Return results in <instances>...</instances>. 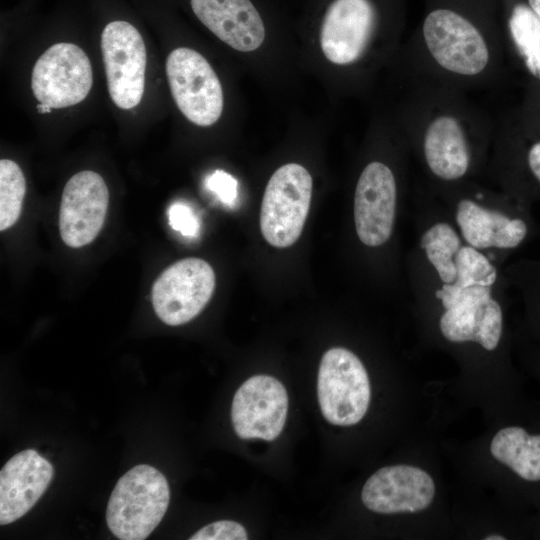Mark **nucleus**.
<instances>
[{
	"label": "nucleus",
	"mask_w": 540,
	"mask_h": 540,
	"mask_svg": "<svg viewBox=\"0 0 540 540\" xmlns=\"http://www.w3.org/2000/svg\"><path fill=\"white\" fill-rule=\"evenodd\" d=\"M406 90L398 131L429 186L480 179L486 170L496 121L467 92L402 71Z\"/></svg>",
	"instance_id": "1"
},
{
	"label": "nucleus",
	"mask_w": 540,
	"mask_h": 540,
	"mask_svg": "<svg viewBox=\"0 0 540 540\" xmlns=\"http://www.w3.org/2000/svg\"><path fill=\"white\" fill-rule=\"evenodd\" d=\"M408 271L416 303L423 310L437 313L439 333L447 342L476 344L487 352L498 349L510 292L506 276L495 284H472L460 277L453 283H443L415 247L409 254Z\"/></svg>",
	"instance_id": "2"
},
{
	"label": "nucleus",
	"mask_w": 540,
	"mask_h": 540,
	"mask_svg": "<svg viewBox=\"0 0 540 540\" xmlns=\"http://www.w3.org/2000/svg\"><path fill=\"white\" fill-rule=\"evenodd\" d=\"M423 184L444 206L463 241L501 266L539 233L532 204L479 179Z\"/></svg>",
	"instance_id": "3"
},
{
	"label": "nucleus",
	"mask_w": 540,
	"mask_h": 540,
	"mask_svg": "<svg viewBox=\"0 0 540 540\" xmlns=\"http://www.w3.org/2000/svg\"><path fill=\"white\" fill-rule=\"evenodd\" d=\"M403 145L393 159L372 158L362 167L354 188L353 224L356 237L368 249H381L394 238L405 183Z\"/></svg>",
	"instance_id": "4"
},
{
	"label": "nucleus",
	"mask_w": 540,
	"mask_h": 540,
	"mask_svg": "<svg viewBox=\"0 0 540 540\" xmlns=\"http://www.w3.org/2000/svg\"><path fill=\"white\" fill-rule=\"evenodd\" d=\"M483 177L532 205L540 203V131L522 126L513 111L501 116Z\"/></svg>",
	"instance_id": "5"
},
{
	"label": "nucleus",
	"mask_w": 540,
	"mask_h": 540,
	"mask_svg": "<svg viewBox=\"0 0 540 540\" xmlns=\"http://www.w3.org/2000/svg\"><path fill=\"white\" fill-rule=\"evenodd\" d=\"M169 500L164 475L153 466L137 465L118 480L110 495L108 528L122 540L146 539L164 517Z\"/></svg>",
	"instance_id": "6"
},
{
	"label": "nucleus",
	"mask_w": 540,
	"mask_h": 540,
	"mask_svg": "<svg viewBox=\"0 0 540 540\" xmlns=\"http://www.w3.org/2000/svg\"><path fill=\"white\" fill-rule=\"evenodd\" d=\"M312 177L300 164L288 163L270 177L262 199L260 229L277 248L293 245L305 225L312 195Z\"/></svg>",
	"instance_id": "7"
},
{
	"label": "nucleus",
	"mask_w": 540,
	"mask_h": 540,
	"mask_svg": "<svg viewBox=\"0 0 540 540\" xmlns=\"http://www.w3.org/2000/svg\"><path fill=\"white\" fill-rule=\"evenodd\" d=\"M317 394L328 422L338 426L358 423L371 396L369 377L359 357L343 347L326 351L319 366Z\"/></svg>",
	"instance_id": "8"
},
{
	"label": "nucleus",
	"mask_w": 540,
	"mask_h": 540,
	"mask_svg": "<svg viewBox=\"0 0 540 540\" xmlns=\"http://www.w3.org/2000/svg\"><path fill=\"white\" fill-rule=\"evenodd\" d=\"M379 35V12L372 0H333L322 21L320 46L331 63L352 67L369 57Z\"/></svg>",
	"instance_id": "9"
},
{
	"label": "nucleus",
	"mask_w": 540,
	"mask_h": 540,
	"mask_svg": "<svg viewBox=\"0 0 540 540\" xmlns=\"http://www.w3.org/2000/svg\"><path fill=\"white\" fill-rule=\"evenodd\" d=\"M509 65L522 77L523 95L513 110L518 122L540 131V18L527 3L511 5L503 30Z\"/></svg>",
	"instance_id": "10"
},
{
	"label": "nucleus",
	"mask_w": 540,
	"mask_h": 540,
	"mask_svg": "<svg viewBox=\"0 0 540 540\" xmlns=\"http://www.w3.org/2000/svg\"><path fill=\"white\" fill-rule=\"evenodd\" d=\"M166 74L176 105L198 126H211L223 111L220 80L209 62L197 51L180 47L166 60Z\"/></svg>",
	"instance_id": "11"
},
{
	"label": "nucleus",
	"mask_w": 540,
	"mask_h": 540,
	"mask_svg": "<svg viewBox=\"0 0 540 540\" xmlns=\"http://www.w3.org/2000/svg\"><path fill=\"white\" fill-rule=\"evenodd\" d=\"M215 289V273L200 258L189 257L166 268L152 287L156 315L167 325L178 326L195 318L207 305Z\"/></svg>",
	"instance_id": "12"
},
{
	"label": "nucleus",
	"mask_w": 540,
	"mask_h": 540,
	"mask_svg": "<svg viewBox=\"0 0 540 540\" xmlns=\"http://www.w3.org/2000/svg\"><path fill=\"white\" fill-rule=\"evenodd\" d=\"M101 51L112 101L121 109L134 108L145 88L147 56L141 34L126 21L110 22L101 35Z\"/></svg>",
	"instance_id": "13"
},
{
	"label": "nucleus",
	"mask_w": 540,
	"mask_h": 540,
	"mask_svg": "<svg viewBox=\"0 0 540 540\" xmlns=\"http://www.w3.org/2000/svg\"><path fill=\"white\" fill-rule=\"evenodd\" d=\"M92 82V67L86 53L75 44L56 43L36 61L31 88L39 103L58 109L83 101Z\"/></svg>",
	"instance_id": "14"
},
{
	"label": "nucleus",
	"mask_w": 540,
	"mask_h": 540,
	"mask_svg": "<svg viewBox=\"0 0 540 540\" xmlns=\"http://www.w3.org/2000/svg\"><path fill=\"white\" fill-rule=\"evenodd\" d=\"M287 411L288 396L283 384L269 375H255L236 391L231 419L241 439L272 441L280 435Z\"/></svg>",
	"instance_id": "15"
},
{
	"label": "nucleus",
	"mask_w": 540,
	"mask_h": 540,
	"mask_svg": "<svg viewBox=\"0 0 540 540\" xmlns=\"http://www.w3.org/2000/svg\"><path fill=\"white\" fill-rule=\"evenodd\" d=\"M109 192L94 171L74 174L66 183L59 210V231L72 248L91 243L99 234L107 213Z\"/></svg>",
	"instance_id": "16"
},
{
	"label": "nucleus",
	"mask_w": 540,
	"mask_h": 540,
	"mask_svg": "<svg viewBox=\"0 0 540 540\" xmlns=\"http://www.w3.org/2000/svg\"><path fill=\"white\" fill-rule=\"evenodd\" d=\"M434 495L435 485L427 472L414 466L393 465L368 478L361 499L371 511L394 514L424 510Z\"/></svg>",
	"instance_id": "17"
},
{
	"label": "nucleus",
	"mask_w": 540,
	"mask_h": 540,
	"mask_svg": "<svg viewBox=\"0 0 540 540\" xmlns=\"http://www.w3.org/2000/svg\"><path fill=\"white\" fill-rule=\"evenodd\" d=\"M53 472L52 464L34 449L12 456L0 471V524L25 515L46 491Z\"/></svg>",
	"instance_id": "18"
},
{
	"label": "nucleus",
	"mask_w": 540,
	"mask_h": 540,
	"mask_svg": "<svg viewBox=\"0 0 540 540\" xmlns=\"http://www.w3.org/2000/svg\"><path fill=\"white\" fill-rule=\"evenodd\" d=\"M190 3L202 24L233 49L251 52L264 42L265 26L250 0H190Z\"/></svg>",
	"instance_id": "19"
},
{
	"label": "nucleus",
	"mask_w": 540,
	"mask_h": 540,
	"mask_svg": "<svg viewBox=\"0 0 540 540\" xmlns=\"http://www.w3.org/2000/svg\"><path fill=\"white\" fill-rule=\"evenodd\" d=\"M493 457L524 480L540 481V434L519 426L499 430L492 439Z\"/></svg>",
	"instance_id": "20"
},
{
	"label": "nucleus",
	"mask_w": 540,
	"mask_h": 540,
	"mask_svg": "<svg viewBox=\"0 0 540 540\" xmlns=\"http://www.w3.org/2000/svg\"><path fill=\"white\" fill-rule=\"evenodd\" d=\"M504 274L510 290L520 297L527 315L540 328V260L506 263Z\"/></svg>",
	"instance_id": "21"
},
{
	"label": "nucleus",
	"mask_w": 540,
	"mask_h": 540,
	"mask_svg": "<svg viewBox=\"0 0 540 540\" xmlns=\"http://www.w3.org/2000/svg\"><path fill=\"white\" fill-rule=\"evenodd\" d=\"M26 193V180L18 164L9 159L0 161V230L13 226L21 213Z\"/></svg>",
	"instance_id": "22"
},
{
	"label": "nucleus",
	"mask_w": 540,
	"mask_h": 540,
	"mask_svg": "<svg viewBox=\"0 0 540 540\" xmlns=\"http://www.w3.org/2000/svg\"><path fill=\"white\" fill-rule=\"evenodd\" d=\"M247 532L238 522L220 520L210 523L190 537V540H246Z\"/></svg>",
	"instance_id": "23"
},
{
	"label": "nucleus",
	"mask_w": 540,
	"mask_h": 540,
	"mask_svg": "<svg viewBox=\"0 0 540 540\" xmlns=\"http://www.w3.org/2000/svg\"><path fill=\"white\" fill-rule=\"evenodd\" d=\"M205 187L223 204L234 206L238 198V182L229 173L215 170L205 179Z\"/></svg>",
	"instance_id": "24"
},
{
	"label": "nucleus",
	"mask_w": 540,
	"mask_h": 540,
	"mask_svg": "<svg viewBox=\"0 0 540 540\" xmlns=\"http://www.w3.org/2000/svg\"><path fill=\"white\" fill-rule=\"evenodd\" d=\"M170 226L185 237L199 235L200 223L193 209L183 202H175L168 209Z\"/></svg>",
	"instance_id": "25"
},
{
	"label": "nucleus",
	"mask_w": 540,
	"mask_h": 540,
	"mask_svg": "<svg viewBox=\"0 0 540 540\" xmlns=\"http://www.w3.org/2000/svg\"><path fill=\"white\" fill-rule=\"evenodd\" d=\"M528 6L540 18V0H527Z\"/></svg>",
	"instance_id": "26"
},
{
	"label": "nucleus",
	"mask_w": 540,
	"mask_h": 540,
	"mask_svg": "<svg viewBox=\"0 0 540 540\" xmlns=\"http://www.w3.org/2000/svg\"><path fill=\"white\" fill-rule=\"evenodd\" d=\"M37 110L39 113L41 114H45V113H49L51 112L52 108L46 104H43V103H39L37 105Z\"/></svg>",
	"instance_id": "27"
},
{
	"label": "nucleus",
	"mask_w": 540,
	"mask_h": 540,
	"mask_svg": "<svg viewBox=\"0 0 540 540\" xmlns=\"http://www.w3.org/2000/svg\"><path fill=\"white\" fill-rule=\"evenodd\" d=\"M484 539H486V540H504L505 537L500 536V535H489V536H486Z\"/></svg>",
	"instance_id": "28"
}]
</instances>
